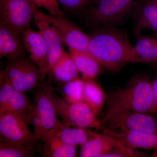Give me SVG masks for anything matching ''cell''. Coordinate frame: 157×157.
<instances>
[{
    "mask_svg": "<svg viewBox=\"0 0 157 157\" xmlns=\"http://www.w3.org/2000/svg\"><path fill=\"white\" fill-rule=\"evenodd\" d=\"M133 14L136 36L145 29L157 33V4L153 0H144Z\"/></svg>",
    "mask_w": 157,
    "mask_h": 157,
    "instance_id": "18",
    "label": "cell"
},
{
    "mask_svg": "<svg viewBox=\"0 0 157 157\" xmlns=\"http://www.w3.org/2000/svg\"><path fill=\"white\" fill-rule=\"evenodd\" d=\"M155 3H156L157 4V0H153Z\"/></svg>",
    "mask_w": 157,
    "mask_h": 157,
    "instance_id": "31",
    "label": "cell"
},
{
    "mask_svg": "<svg viewBox=\"0 0 157 157\" xmlns=\"http://www.w3.org/2000/svg\"><path fill=\"white\" fill-rule=\"evenodd\" d=\"M53 98L58 116L70 126L83 128H101L98 120L89 106L84 101L70 103L54 92Z\"/></svg>",
    "mask_w": 157,
    "mask_h": 157,
    "instance_id": "5",
    "label": "cell"
},
{
    "mask_svg": "<svg viewBox=\"0 0 157 157\" xmlns=\"http://www.w3.org/2000/svg\"><path fill=\"white\" fill-rule=\"evenodd\" d=\"M62 98L70 103L83 101L84 80L77 77L64 84L58 85Z\"/></svg>",
    "mask_w": 157,
    "mask_h": 157,
    "instance_id": "24",
    "label": "cell"
},
{
    "mask_svg": "<svg viewBox=\"0 0 157 157\" xmlns=\"http://www.w3.org/2000/svg\"><path fill=\"white\" fill-rule=\"evenodd\" d=\"M71 127L59 121L54 128L47 132L43 141L46 138H55L68 145L82 146L91 138L94 133L86 128Z\"/></svg>",
    "mask_w": 157,
    "mask_h": 157,
    "instance_id": "16",
    "label": "cell"
},
{
    "mask_svg": "<svg viewBox=\"0 0 157 157\" xmlns=\"http://www.w3.org/2000/svg\"><path fill=\"white\" fill-rule=\"evenodd\" d=\"M130 63H151L156 62L155 46L157 39L140 34L137 36Z\"/></svg>",
    "mask_w": 157,
    "mask_h": 157,
    "instance_id": "20",
    "label": "cell"
},
{
    "mask_svg": "<svg viewBox=\"0 0 157 157\" xmlns=\"http://www.w3.org/2000/svg\"><path fill=\"white\" fill-rule=\"evenodd\" d=\"M105 104V115L101 121L102 125L113 115L121 111L157 114V103L152 82L145 76H135L124 87L109 93Z\"/></svg>",
    "mask_w": 157,
    "mask_h": 157,
    "instance_id": "1",
    "label": "cell"
},
{
    "mask_svg": "<svg viewBox=\"0 0 157 157\" xmlns=\"http://www.w3.org/2000/svg\"><path fill=\"white\" fill-rule=\"evenodd\" d=\"M140 154L108 134L94 132L92 137L81 146V157H137Z\"/></svg>",
    "mask_w": 157,
    "mask_h": 157,
    "instance_id": "7",
    "label": "cell"
},
{
    "mask_svg": "<svg viewBox=\"0 0 157 157\" xmlns=\"http://www.w3.org/2000/svg\"><path fill=\"white\" fill-rule=\"evenodd\" d=\"M103 133L111 135L122 142L129 148L149 150L157 153V133L115 131L105 128Z\"/></svg>",
    "mask_w": 157,
    "mask_h": 157,
    "instance_id": "15",
    "label": "cell"
},
{
    "mask_svg": "<svg viewBox=\"0 0 157 157\" xmlns=\"http://www.w3.org/2000/svg\"><path fill=\"white\" fill-rule=\"evenodd\" d=\"M89 52L103 67L111 71L130 63L134 45L114 26L97 28L90 36Z\"/></svg>",
    "mask_w": 157,
    "mask_h": 157,
    "instance_id": "2",
    "label": "cell"
},
{
    "mask_svg": "<svg viewBox=\"0 0 157 157\" xmlns=\"http://www.w3.org/2000/svg\"><path fill=\"white\" fill-rule=\"evenodd\" d=\"M22 39L25 50L29 54L30 58L37 65L46 76L49 73L48 50L46 42L39 31L29 28L23 33Z\"/></svg>",
    "mask_w": 157,
    "mask_h": 157,
    "instance_id": "14",
    "label": "cell"
},
{
    "mask_svg": "<svg viewBox=\"0 0 157 157\" xmlns=\"http://www.w3.org/2000/svg\"><path fill=\"white\" fill-rule=\"evenodd\" d=\"M52 81V79L48 77L42 82L37 89L33 103L42 119L45 132L44 138L47 132L54 128L59 121L58 119L53 101L55 90Z\"/></svg>",
    "mask_w": 157,
    "mask_h": 157,
    "instance_id": "12",
    "label": "cell"
},
{
    "mask_svg": "<svg viewBox=\"0 0 157 157\" xmlns=\"http://www.w3.org/2000/svg\"><path fill=\"white\" fill-rule=\"evenodd\" d=\"M48 21L58 31L64 44L68 48L85 52H89L90 36L65 17L64 14H47Z\"/></svg>",
    "mask_w": 157,
    "mask_h": 157,
    "instance_id": "10",
    "label": "cell"
},
{
    "mask_svg": "<svg viewBox=\"0 0 157 157\" xmlns=\"http://www.w3.org/2000/svg\"><path fill=\"white\" fill-rule=\"evenodd\" d=\"M104 124L106 128L112 131L157 133V117L144 113L121 111L113 115Z\"/></svg>",
    "mask_w": 157,
    "mask_h": 157,
    "instance_id": "9",
    "label": "cell"
},
{
    "mask_svg": "<svg viewBox=\"0 0 157 157\" xmlns=\"http://www.w3.org/2000/svg\"><path fill=\"white\" fill-rule=\"evenodd\" d=\"M152 85L156 101L157 103V78L153 81L152 82Z\"/></svg>",
    "mask_w": 157,
    "mask_h": 157,
    "instance_id": "29",
    "label": "cell"
},
{
    "mask_svg": "<svg viewBox=\"0 0 157 157\" xmlns=\"http://www.w3.org/2000/svg\"><path fill=\"white\" fill-rule=\"evenodd\" d=\"M38 8H43L52 15L63 14L57 0H30Z\"/></svg>",
    "mask_w": 157,
    "mask_h": 157,
    "instance_id": "28",
    "label": "cell"
},
{
    "mask_svg": "<svg viewBox=\"0 0 157 157\" xmlns=\"http://www.w3.org/2000/svg\"><path fill=\"white\" fill-rule=\"evenodd\" d=\"M83 97V101L88 105L97 116L106 104L107 96L101 86L95 79H87L84 80Z\"/></svg>",
    "mask_w": 157,
    "mask_h": 157,
    "instance_id": "22",
    "label": "cell"
},
{
    "mask_svg": "<svg viewBox=\"0 0 157 157\" xmlns=\"http://www.w3.org/2000/svg\"><path fill=\"white\" fill-rule=\"evenodd\" d=\"M78 74L73 60L69 53L66 52L53 66L48 76L59 85L77 78Z\"/></svg>",
    "mask_w": 157,
    "mask_h": 157,
    "instance_id": "21",
    "label": "cell"
},
{
    "mask_svg": "<svg viewBox=\"0 0 157 157\" xmlns=\"http://www.w3.org/2000/svg\"><path fill=\"white\" fill-rule=\"evenodd\" d=\"M157 118V116L156 117Z\"/></svg>",
    "mask_w": 157,
    "mask_h": 157,
    "instance_id": "32",
    "label": "cell"
},
{
    "mask_svg": "<svg viewBox=\"0 0 157 157\" xmlns=\"http://www.w3.org/2000/svg\"><path fill=\"white\" fill-rule=\"evenodd\" d=\"M66 11L73 13H82L92 5L94 0H57Z\"/></svg>",
    "mask_w": 157,
    "mask_h": 157,
    "instance_id": "27",
    "label": "cell"
},
{
    "mask_svg": "<svg viewBox=\"0 0 157 157\" xmlns=\"http://www.w3.org/2000/svg\"><path fill=\"white\" fill-rule=\"evenodd\" d=\"M144 0H94L83 13L86 21L96 28L114 26L133 13Z\"/></svg>",
    "mask_w": 157,
    "mask_h": 157,
    "instance_id": "3",
    "label": "cell"
},
{
    "mask_svg": "<svg viewBox=\"0 0 157 157\" xmlns=\"http://www.w3.org/2000/svg\"><path fill=\"white\" fill-rule=\"evenodd\" d=\"M155 60L156 62H157V40L155 46Z\"/></svg>",
    "mask_w": 157,
    "mask_h": 157,
    "instance_id": "30",
    "label": "cell"
},
{
    "mask_svg": "<svg viewBox=\"0 0 157 157\" xmlns=\"http://www.w3.org/2000/svg\"><path fill=\"white\" fill-rule=\"evenodd\" d=\"M43 156L74 157L77 146L68 145L55 138H46L43 141Z\"/></svg>",
    "mask_w": 157,
    "mask_h": 157,
    "instance_id": "23",
    "label": "cell"
},
{
    "mask_svg": "<svg viewBox=\"0 0 157 157\" xmlns=\"http://www.w3.org/2000/svg\"><path fill=\"white\" fill-rule=\"evenodd\" d=\"M25 112L10 113L0 116V139L36 150L39 142L29 128Z\"/></svg>",
    "mask_w": 157,
    "mask_h": 157,
    "instance_id": "6",
    "label": "cell"
},
{
    "mask_svg": "<svg viewBox=\"0 0 157 157\" xmlns=\"http://www.w3.org/2000/svg\"><path fill=\"white\" fill-rule=\"evenodd\" d=\"M26 119L29 124L33 128L34 134L38 142L43 141L45 136L44 128L41 117L36 107L32 104V107L25 112Z\"/></svg>",
    "mask_w": 157,
    "mask_h": 157,
    "instance_id": "26",
    "label": "cell"
},
{
    "mask_svg": "<svg viewBox=\"0 0 157 157\" xmlns=\"http://www.w3.org/2000/svg\"><path fill=\"white\" fill-rule=\"evenodd\" d=\"M69 54L84 80L95 79L102 71V65L90 52L69 48Z\"/></svg>",
    "mask_w": 157,
    "mask_h": 157,
    "instance_id": "19",
    "label": "cell"
},
{
    "mask_svg": "<svg viewBox=\"0 0 157 157\" xmlns=\"http://www.w3.org/2000/svg\"><path fill=\"white\" fill-rule=\"evenodd\" d=\"M36 150L0 139V157H35Z\"/></svg>",
    "mask_w": 157,
    "mask_h": 157,
    "instance_id": "25",
    "label": "cell"
},
{
    "mask_svg": "<svg viewBox=\"0 0 157 157\" xmlns=\"http://www.w3.org/2000/svg\"><path fill=\"white\" fill-rule=\"evenodd\" d=\"M34 19L48 47V75L53 66L67 52L64 48V44L58 31L48 21L47 14L40 11L37 7L34 13Z\"/></svg>",
    "mask_w": 157,
    "mask_h": 157,
    "instance_id": "11",
    "label": "cell"
},
{
    "mask_svg": "<svg viewBox=\"0 0 157 157\" xmlns=\"http://www.w3.org/2000/svg\"><path fill=\"white\" fill-rule=\"evenodd\" d=\"M26 51L22 35L0 24V58L10 59L23 56Z\"/></svg>",
    "mask_w": 157,
    "mask_h": 157,
    "instance_id": "17",
    "label": "cell"
},
{
    "mask_svg": "<svg viewBox=\"0 0 157 157\" xmlns=\"http://www.w3.org/2000/svg\"><path fill=\"white\" fill-rule=\"evenodd\" d=\"M36 7L30 0H0V24L22 35L29 28Z\"/></svg>",
    "mask_w": 157,
    "mask_h": 157,
    "instance_id": "8",
    "label": "cell"
},
{
    "mask_svg": "<svg viewBox=\"0 0 157 157\" xmlns=\"http://www.w3.org/2000/svg\"><path fill=\"white\" fill-rule=\"evenodd\" d=\"M1 74L15 89L25 93L38 88L46 76L31 59L24 56L11 59Z\"/></svg>",
    "mask_w": 157,
    "mask_h": 157,
    "instance_id": "4",
    "label": "cell"
},
{
    "mask_svg": "<svg viewBox=\"0 0 157 157\" xmlns=\"http://www.w3.org/2000/svg\"><path fill=\"white\" fill-rule=\"evenodd\" d=\"M32 106L26 94L15 89L1 74L0 116L10 113L25 112Z\"/></svg>",
    "mask_w": 157,
    "mask_h": 157,
    "instance_id": "13",
    "label": "cell"
}]
</instances>
